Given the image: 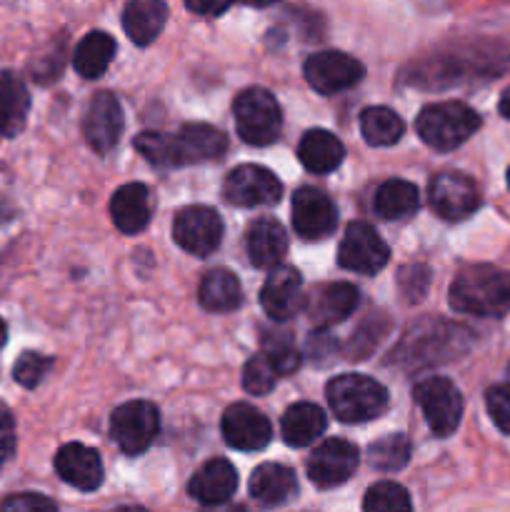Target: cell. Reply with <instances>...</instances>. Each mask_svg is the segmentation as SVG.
<instances>
[{"label": "cell", "instance_id": "f6af8a7d", "mask_svg": "<svg viewBox=\"0 0 510 512\" xmlns=\"http://www.w3.org/2000/svg\"><path fill=\"white\" fill-rule=\"evenodd\" d=\"M113 512H148V510H143V508H118Z\"/></svg>", "mask_w": 510, "mask_h": 512}, {"label": "cell", "instance_id": "7bdbcfd3", "mask_svg": "<svg viewBox=\"0 0 510 512\" xmlns=\"http://www.w3.org/2000/svg\"><path fill=\"white\" fill-rule=\"evenodd\" d=\"M500 115H503V118H508L510 120V88H505V93L500 95Z\"/></svg>", "mask_w": 510, "mask_h": 512}, {"label": "cell", "instance_id": "7402d4cb", "mask_svg": "<svg viewBox=\"0 0 510 512\" xmlns=\"http://www.w3.org/2000/svg\"><path fill=\"white\" fill-rule=\"evenodd\" d=\"M245 248L255 268L275 270L288 253V235L275 218H260L248 228Z\"/></svg>", "mask_w": 510, "mask_h": 512}, {"label": "cell", "instance_id": "4dcf8cb0", "mask_svg": "<svg viewBox=\"0 0 510 512\" xmlns=\"http://www.w3.org/2000/svg\"><path fill=\"white\" fill-rule=\"evenodd\" d=\"M360 133L368 145L385 148V145H395L403 138L405 123L395 110L373 105V108H365L360 113Z\"/></svg>", "mask_w": 510, "mask_h": 512}, {"label": "cell", "instance_id": "6da1fadb", "mask_svg": "<svg viewBox=\"0 0 510 512\" xmlns=\"http://www.w3.org/2000/svg\"><path fill=\"white\" fill-rule=\"evenodd\" d=\"M135 150L158 168H180V165L205 163L223 158L228 138L223 130L205 123H185L178 133H140Z\"/></svg>", "mask_w": 510, "mask_h": 512}, {"label": "cell", "instance_id": "836d02e7", "mask_svg": "<svg viewBox=\"0 0 510 512\" xmlns=\"http://www.w3.org/2000/svg\"><path fill=\"white\" fill-rule=\"evenodd\" d=\"M365 512H413V503L403 485L398 483H375L365 493L363 500Z\"/></svg>", "mask_w": 510, "mask_h": 512}, {"label": "cell", "instance_id": "2e32d148", "mask_svg": "<svg viewBox=\"0 0 510 512\" xmlns=\"http://www.w3.org/2000/svg\"><path fill=\"white\" fill-rule=\"evenodd\" d=\"M303 275L293 265H278L260 290V305L275 323H285L303 308Z\"/></svg>", "mask_w": 510, "mask_h": 512}, {"label": "cell", "instance_id": "3957f363", "mask_svg": "<svg viewBox=\"0 0 510 512\" xmlns=\"http://www.w3.org/2000/svg\"><path fill=\"white\" fill-rule=\"evenodd\" d=\"M328 405L340 423L360 425L380 418L388 410V390L368 375H338L325 388Z\"/></svg>", "mask_w": 510, "mask_h": 512}, {"label": "cell", "instance_id": "8d00e7d4", "mask_svg": "<svg viewBox=\"0 0 510 512\" xmlns=\"http://www.w3.org/2000/svg\"><path fill=\"white\" fill-rule=\"evenodd\" d=\"M485 408L500 433L510 435V385H493L485 393Z\"/></svg>", "mask_w": 510, "mask_h": 512}, {"label": "cell", "instance_id": "8fae6325", "mask_svg": "<svg viewBox=\"0 0 510 512\" xmlns=\"http://www.w3.org/2000/svg\"><path fill=\"white\" fill-rule=\"evenodd\" d=\"M280 195H283L280 180L260 165H238L235 170H230L223 183L225 203L238 205V208L273 205L278 203Z\"/></svg>", "mask_w": 510, "mask_h": 512}, {"label": "cell", "instance_id": "ee69618b", "mask_svg": "<svg viewBox=\"0 0 510 512\" xmlns=\"http://www.w3.org/2000/svg\"><path fill=\"white\" fill-rule=\"evenodd\" d=\"M5 340H8V328H5L3 318H0V348H3V345H5Z\"/></svg>", "mask_w": 510, "mask_h": 512}, {"label": "cell", "instance_id": "7dc6e473", "mask_svg": "<svg viewBox=\"0 0 510 512\" xmlns=\"http://www.w3.org/2000/svg\"><path fill=\"white\" fill-rule=\"evenodd\" d=\"M508 375H510V365H508Z\"/></svg>", "mask_w": 510, "mask_h": 512}, {"label": "cell", "instance_id": "5bb4252c", "mask_svg": "<svg viewBox=\"0 0 510 512\" xmlns=\"http://www.w3.org/2000/svg\"><path fill=\"white\" fill-rule=\"evenodd\" d=\"M220 430H223L225 443L235 450H243V453L268 448V443L273 440V425H270V420L258 408H253L248 403L230 405L223 413Z\"/></svg>", "mask_w": 510, "mask_h": 512}, {"label": "cell", "instance_id": "277c9868", "mask_svg": "<svg viewBox=\"0 0 510 512\" xmlns=\"http://www.w3.org/2000/svg\"><path fill=\"white\" fill-rule=\"evenodd\" d=\"M480 128V115L460 100L425 105L415 120L420 140L433 150L448 153L460 148Z\"/></svg>", "mask_w": 510, "mask_h": 512}, {"label": "cell", "instance_id": "f546056e", "mask_svg": "<svg viewBox=\"0 0 510 512\" xmlns=\"http://www.w3.org/2000/svg\"><path fill=\"white\" fill-rule=\"evenodd\" d=\"M115 55V40L110 38L103 30H95V33H88L78 43L73 55V65L78 70V75L83 78L95 80L108 70L110 60Z\"/></svg>", "mask_w": 510, "mask_h": 512}, {"label": "cell", "instance_id": "ba28073f", "mask_svg": "<svg viewBox=\"0 0 510 512\" xmlns=\"http://www.w3.org/2000/svg\"><path fill=\"white\" fill-rule=\"evenodd\" d=\"M428 200L438 218L458 223V220L470 218L480 208V190L470 175L458 173V170H443L430 180Z\"/></svg>", "mask_w": 510, "mask_h": 512}, {"label": "cell", "instance_id": "4316f807", "mask_svg": "<svg viewBox=\"0 0 510 512\" xmlns=\"http://www.w3.org/2000/svg\"><path fill=\"white\" fill-rule=\"evenodd\" d=\"M198 300L208 313H230L243 303V288L230 270L215 268L208 270L200 280Z\"/></svg>", "mask_w": 510, "mask_h": 512}, {"label": "cell", "instance_id": "ab89813d", "mask_svg": "<svg viewBox=\"0 0 510 512\" xmlns=\"http://www.w3.org/2000/svg\"><path fill=\"white\" fill-rule=\"evenodd\" d=\"M15 445H18V438H15V418L8 405L0 403V465H5L13 458Z\"/></svg>", "mask_w": 510, "mask_h": 512}, {"label": "cell", "instance_id": "e0dca14e", "mask_svg": "<svg viewBox=\"0 0 510 512\" xmlns=\"http://www.w3.org/2000/svg\"><path fill=\"white\" fill-rule=\"evenodd\" d=\"M83 130L85 140H88V145L95 153H108L110 148H115L120 133H123V108H120V100L113 93H108V90L95 93L88 105V113H85Z\"/></svg>", "mask_w": 510, "mask_h": 512}, {"label": "cell", "instance_id": "7a4b0ae2", "mask_svg": "<svg viewBox=\"0 0 510 512\" xmlns=\"http://www.w3.org/2000/svg\"><path fill=\"white\" fill-rule=\"evenodd\" d=\"M450 308L475 318H503L510 313V273L495 265H470L450 285Z\"/></svg>", "mask_w": 510, "mask_h": 512}, {"label": "cell", "instance_id": "484cf974", "mask_svg": "<svg viewBox=\"0 0 510 512\" xmlns=\"http://www.w3.org/2000/svg\"><path fill=\"white\" fill-rule=\"evenodd\" d=\"M168 8L160 0H133L123 13V28L135 45H150L165 28Z\"/></svg>", "mask_w": 510, "mask_h": 512}, {"label": "cell", "instance_id": "bcb514c9", "mask_svg": "<svg viewBox=\"0 0 510 512\" xmlns=\"http://www.w3.org/2000/svg\"><path fill=\"white\" fill-rule=\"evenodd\" d=\"M508 188H510V168H508Z\"/></svg>", "mask_w": 510, "mask_h": 512}, {"label": "cell", "instance_id": "7c38bea8", "mask_svg": "<svg viewBox=\"0 0 510 512\" xmlns=\"http://www.w3.org/2000/svg\"><path fill=\"white\" fill-rule=\"evenodd\" d=\"M360 453L350 440L330 438L313 450L308 460V478L315 488L330 490L348 483L358 470Z\"/></svg>", "mask_w": 510, "mask_h": 512}, {"label": "cell", "instance_id": "d4e9b609", "mask_svg": "<svg viewBox=\"0 0 510 512\" xmlns=\"http://www.w3.org/2000/svg\"><path fill=\"white\" fill-rule=\"evenodd\" d=\"M328 428L325 413L315 403H295L285 410L280 433L290 448H308Z\"/></svg>", "mask_w": 510, "mask_h": 512}, {"label": "cell", "instance_id": "83f0119b", "mask_svg": "<svg viewBox=\"0 0 510 512\" xmlns=\"http://www.w3.org/2000/svg\"><path fill=\"white\" fill-rule=\"evenodd\" d=\"M30 110V93L15 73L0 75V135L15 138L25 128Z\"/></svg>", "mask_w": 510, "mask_h": 512}, {"label": "cell", "instance_id": "52a82bcc", "mask_svg": "<svg viewBox=\"0 0 510 512\" xmlns=\"http://www.w3.org/2000/svg\"><path fill=\"white\" fill-rule=\"evenodd\" d=\"M160 430V413L148 400L118 405L110 418V435L125 455H140L153 445Z\"/></svg>", "mask_w": 510, "mask_h": 512}, {"label": "cell", "instance_id": "74e56055", "mask_svg": "<svg viewBox=\"0 0 510 512\" xmlns=\"http://www.w3.org/2000/svg\"><path fill=\"white\" fill-rule=\"evenodd\" d=\"M428 280L430 273L423 265H408V268L400 270V290L408 298V303H418L423 298L425 290H428Z\"/></svg>", "mask_w": 510, "mask_h": 512}, {"label": "cell", "instance_id": "4fadbf2b", "mask_svg": "<svg viewBox=\"0 0 510 512\" xmlns=\"http://www.w3.org/2000/svg\"><path fill=\"white\" fill-rule=\"evenodd\" d=\"M363 75V63L340 50H323L305 60V80L310 83V88L323 95L353 88L363 80Z\"/></svg>", "mask_w": 510, "mask_h": 512}, {"label": "cell", "instance_id": "cb8c5ba5", "mask_svg": "<svg viewBox=\"0 0 510 512\" xmlns=\"http://www.w3.org/2000/svg\"><path fill=\"white\" fill-rule=\"evenodd\" d=\"M298 158L310 173L328 175L340 168V163H343L345 158V148L338 140V135L315 128V130H308V133L300 138Z\"/></svg>", "mask_w": 510, "mask_h": 512}, {"label": "cell", "instance_id": "d6986e66", "mask_svg": "<svg viewBox=\"0 0 510 512\" xmlns=\"http://www.w3.org/2000/svg\"><path fill=\"white\" fill-rule=\"evenodd\" d=\"M55 470L65 483L83 493H93L103 483V460H100L98 450L88 448V445H63L55 455Z\"/></svg>", "mask_w": 510, "mask_h": 512}, {"label": "cell", "instance_id": "5b68a950", "mask_svg": "<svg viewBox=\"0 0 510 512\" xmlns=\"http://www.w3.org/2000/svg\"><path fill=\"white\" fill-rule=\"evenodd\" d=\"M233 113L240 140L248 145L263 148L278 140L283 130V113H280L278 100L265 88H248L238 93V98L233 100Z\"/></svg>", "mask_w": 510, "mask_h": 512}, {"label": "cell", "instance_id": "9a60e30c", "mask_svg": "<svg viewBox=\"0 0 510 512\" xmlns=\"http://www.w3.org/2000/svg\"><path fill=\"white\" fill-rule=\"evenodd\" d=\"M293 230L303 240H323L338 225V210L333 200L318 188H300L293 195Z\"/></svg>", "mask_w": 510, "mask_h": 512}, {"label": "cell", "instance_id": "d590c367", "mask_svg": "<svg viewBox=\"0 0 510 512\" xmlns=\"http://www.w3.org/2000/svg\"><path fill=\"white\" fill-rule=\"evenodd\" d=\"M50 368H53V360L45 358V355L23 353L18 360H15L13 378L18 380L23 388H35V385H40V380L48 375Z\"/></svg>", "mask_w": 510, "mask_h": 512}, {"label": "cell", "instance_id": "9c48e42d", "mask_svg": "<svg viewBox=\"0 0 510 512\" xmlns=\"http://www.w3.org/2000/svg\"><path fill=\"white\" fill-rule=\"evenodd\" d=\"M390 248L380 238L373 225L355 220L345 228L343 240L338 248L340 268L360 275H375L388 265Z\"/></svg>", "mask_w": 510, "mask_h": 512}, {"label": "cell", "instance_id": "60d3db41", "mask_svg": "<svg viewBox=\"0 0 510 512\" xmlns=\"http://www.w3.org/2000/svg\"><path fill=\"white\" fill-rule=\"evenodd\" d=\"M185 8L193 10L198 15H220L230 8V5H200V3H185Z\"/></svg>", "mask_w": 510, "mask_h": 512}, {"label": "cell", "instance_id": "f35d334b", "mask_svg": "<svg viewBox=\"0 0 510 512\" xmlns=\"http://www.w3.org/2000/svg\"><path fill=\"white\" fill-rule=\"evenodd\" d=\"M0 512H58L55 503L38 493H18L10 495L0 505Z\"/></svg>", "mask_w": 510, "mask_h": 512}, {"label": "cell", "instance_id": "30bf717a", "mask_svg": "<svg viewBox=\"0 0 510 512\" xmlns=\"http://www.w3.org/2000/svg\"><path fill=\"white\" fill-rule=\"evenodd\" d=\"M173 240L190 255L208 258L223 240V220L213 208L188 205L173 220Z\"/></svg>", "mask_w": 510, "mask_h": 512}, {"label": "cell", "instance_id": "e575fe53", "mask_svg": "<svg viewBox=\"0 0 510 512\" xmlns=\"http://www.w3.org/2000/svg\"><path fill=\"white\" fill-rule=\"evenodd\" d=\"M275 380L278 373L273 370V365L263 358V355H255L245 363L243 368V388L250 395H268L275 388Z\"/></svg>", "mask_w": 510, "mask_h": 512}, {"label": "cell", "instance_id": "d6a6232c", "mask_svg": "<svg viewBox=\"0 0 510 512\" xmlns=\"http://www.w3.org/2000/svg\"><path fill=\"white\" fill-rule=\"evenodd\" d=\"M368 460L375 470L383 473H395V470L405 468L410 460V440L403 433L385 435V438L375 440L368 448Z\"/></svg>", "mask_w": 510, "mask_h": 512}, {"label": "cell", "instance_id": "1f68e13d", "mask_svg": "<svg viewBox=\"0 0 510 512\" xmlns=\"http://www.w3.org/2000/svg\"><path fill=\"white\" fill-rule=\"evenodd\" d=\"M265 360L273 365V370L278 375H290L298 370L300 365V353L293 343V335L285 333V330H273L263 333V350H260Z\"/></svg>", "mask_w": 510, "mask_h": 512}, {"label": "cell", "instance_id": "f1b7e54d", "mask_svg": "<svg viewBox=\"0 0 510 512\" xmlns=\"http://www.w3.org/2000/svg\"><path fill=\"white\" fill-rule=\"evenodd\" d=\"M420 208V195L418 188L408 180H385L378 190H375L373 198V210L383 220H403L410 218L413 213H418Z\"/></svg>", "mask_w": 510, "mask_h": 512}, {"label": "cell", "instance_id": "ac0fdd59", "mask_svg": "<svg viewBox=\"0 0 510 512\" xmlns=\"http://www.w3.org/2000/svg\"><path fill=\"white\" fill-rule=\"evenodd\" d=\"M358 288L350 283H328L313 290L305 300V313L313 320L315 328L325 330L335 323H343L358 308Z\"/></svg>", "mask_w": 510, "mask_h": 512}, {"label": "cell", "instance_id": "8992f818", "mask_svg": "<svg viewBox=\"0 0 510 512\" xmlns=\"http://www.w3.org/2000/svg\"><path fill=\"white\" fill-rule=\"evenodd\" d=\"M413 398L438 438H448L458 430L460 418H463V395L448 378L435 375V378L420 380L413 388Z\"/></svg>", "mask_w": 510, "mask_h": 512}, {"label": "cell", "instance_id": "ffe728a7", "mask_svg": "<svg viewBox=\"0 0 510 512\" xmlns=\"http://www.w3.org/2000/svg\"><path fill=\"white\" fill-rule=\"evenodd\" d=\"M238 490V470L225 458H213L195 470V475L188 483V493L205 508L213 505H225Z\"/></svg>", "mask_w": 510, "mask_h": 512}, {"label": "cell", "instance_id": "b9f144b4", "mask_svg": "<svg viewBox=\"0 0 510 512\" xmlns=\"http://www.w3.org/2000/svg\"><path fill=\"white\" fill-rule=\"evenodd\" d=\"M203 512H248L243 505H233V503H225V505H213V508H205Z\"/></svg>", "mask_w": 510, "mask_h": 512}, {"label": "cell", "instance_id": "44dd1931", "mask_svg": "<svg viewBox=\"0 0 510 512\" xmlns=\"http://www.w3.org/2000/svg\"><path fill=\"white\" fill-rule=\"evenodd\" d=\"M110 218L115 228L125 235H135L148 228L153 218V205H150V190L143 183H128L118 188L110 198Z\"/></svg>", "mask_w": 510, "mask_h": 512}, {"label": "cell", "instance_id": "603a6c76", "mask_svg": "<svg viewBox=\"0 0 510 512\" xmlns=\"http://www.w3.org/2000/svg\"><path fill=\"white\" fill-rule=\"evenodd\" d=\"M298 493V480L295 473L285 465L265 463L253 470L250 475V495L258 500L263 508H278L288 503Z\"/></svg>", "mask_w": 510, "mask_h": 512}]
</instances>
